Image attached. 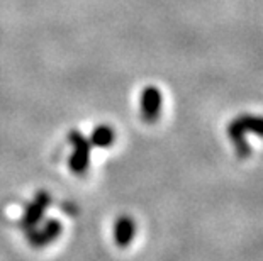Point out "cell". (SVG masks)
Masks as SVG:
<instances>
[{
    "label": "cell",
    "instance_id": "obj_1",
    "mask_svg": "<svg viewBox=\"0 0 263 261\" xmlns=\"http://www.w3.org/2000/svg\"><path fill=\"white\" fill-rule=\"evenodd\" d=\"M143 112L148 119H153L160 114V105H161V95L160 90H156L155 87H149L143 92L141 97Z\"/></svg>",
    "mask_w": 263,
    "mask_h": 261
}]
</instances>
